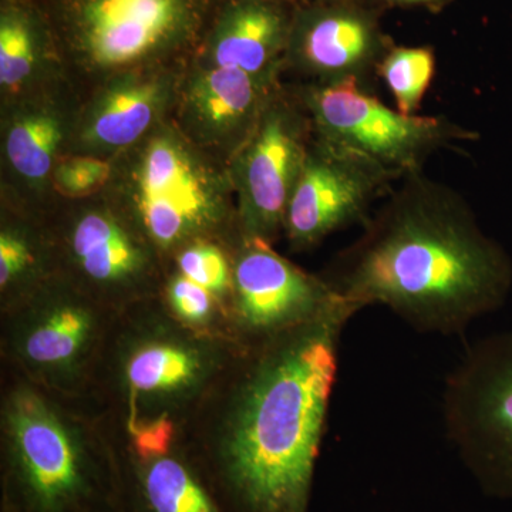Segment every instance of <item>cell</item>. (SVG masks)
<instances>
[{
  "label": "cell",
  "mask_w": 512,
  "mask_h": 512,
  "mask_svg": "<svg viewBox=\"0 0 512 512\" xmlns=\"http://www.w3.org/2000/svg\"><path fill=\"white\" fill-rule=\"evenodd\" d=\"M436 70V59L429 47H390L377 67L394 100L397 110L416 116L429 90Z\"/></svg>",
  "instance_id": "obj_22"
},
{
  "label": "cell",
  "mask_w": 512,
  "mask_h": 512,
  "mask_svg": "<svg viewBox=\"0 0 512 512\" xmlns=\"http://www.w3.org/2000/svg\"><path fill=\"white\" fill-rule=\"evenodd\" d=\"M57 274L123 311L158 298L168 262L121 210L86 208L55 227Z\"/></svg>",
  "instance_id": "obj_10"
},
{
  "label": "cell",
  "mask_w": 512,
  "mask_h": 512,
  "mask_svg": "<svg viewBox=\"0 0 512 512\" xmlns=\"http://www.w3.org/2000/svg\"><path fill=\"white\" fill-rule=\"evenodd\" d=\"M231 252L229 316L238 345L274 338L345 302L322 275L293 265L269 242L242 234Z\"/></svg>",
  "instance_id": "obj_11"
},
{
  "label": "cell",
  "mask_w": 512,
  "mask_h": 512,
  "mask_svg": "<svg viewBox=\"0 0 512 512\" xmlns=\"http://www.w3.org/2000/svg\"><path fill=\"white\" fill-rule=\"evenodd\" d=\"M43 49V29L29 9L3 6L0 16V83L12 89L35 72Z\"/></svg>",
  "instance_id": "obj_21"
},
{
  "label": "cell",
  "mask_w": 512,
  "mask_h": 512,
  "mask_svg": "<svg viewBox=\"0 0 512 512\" xmlns=\"http://www.w3.org/2000/svg\"><path fill=\"white\" fill-rule=\"evenodd\" d=\"M63 138V124L47 111L25 113L13 121L6 136V154L13 170L29 181L50 173Z\"/></svg>",
  "instance_id": "obj_20"
},
{
  "label": "cell",
  "mask_w": 512,
  "mask_h": 512,
  "mask_svg": "<svg viewBox=\"0 0 512 512\" xmlns=\"http://www.w3.org/2000/svg\"><path fill=\"white\" fill-rule=\"evenodd\" d=\"M0 512H124L113 439L83 397L0 372Z\"/></svg>",
  "instance_id": "obj_3"
},
{
  "label": "cell",
  "mask_w": 512,
  "mask_h": 512,
  "mask_svg": "<svg viewBox=\"0 0 512 512\" xmlns=\"http://www.w3.org/2000/svg\"><path fill=\"white\" fill-rule=\"evenodd\" d=\"M357 312L383 306L420 333L454 336L503 308L512 259L463 195L406 175L322 274Z\"/></svg>",
  "instance_id": "obj_2"
},
{
  "label": "cell",
  "mask_w": 512,
  "mask_h": 512,
  "mask_svg": "<svg viewBox=\"0 0 512 512\" xmlns=\"http://www.w3.org/2000/svg\"><path fill=\"white\" fill-rule=\"evenodd\" d=\"M120 311L64 275L46 279L0 308V369L72 397H84Z\"/></svg>",
  "instance_id": "obj_5"
},
{
  "label": "cell",
  "mask_w": 512,
  "mask_h": 512,
  "mask_svg": "<svg viewBox=\"0 0 512 512\" xmlns=\"http://www.w3.org/2000/svg\"><path fill=\"white\" fill-rule=\"evenodd\" d=\"M168 86L158 77L133 76L101 94L84 126L86 144L119 150L137 143L163 110Z\"/></svg>",
  "instance_id": "obj_18"
},
{
  "label": "cell",
  "mask_w": 512,
  "mask_h": 512,
  "mask_svg": "<svg viewBox=\"0 0 512 512\" xmlns=\"http://www.w3.org/2000/svg\"><path fill=\"white\" fill-rule=\"evenodd\" d=\"M329 2H345V0H329Z\"/></svg>",
  "instance_id": "obj_27"
},
{
  "label": "cell",
  "mask_w": 512,
  "mask_h": 512,
  "mask_svg": "<svg viewBox=\"0 0 512 512\" xmlns=\"http://www.w3.org/2000/svg\"><path fill=\"white\" fill-rule=\"evenodd\" d=\"M158 299L187 328L235 342L227 306L214 293L191 281L170 264Z\"/></svg>",
  "instance_id": "obj_19"
},
{
  "label": "cell",
  "mask_w": 512,
  "mask_h": 512,
  "mask_svg": "<svg viewBox=\"0 0 512 512\" xmlns=\"http://www.w3.org/2000/svg\"><path fill=\"white\" fill-rule=\"evenodd\" d=\"M348 302L239 346L180 440L225 512H311Z\"/></svg>",
  "instance_id": "obj_1"
},
{
  "label": "cell",
  "mask_w": 512,
  "mask_h": 512,
  "mask_svg": "<svg viewBox=\"0 0 512 512\" xmlns=\"http://www.w3.org/2000/svg\"><path fill=\"white\" fill-rule=\"evenodd\" d=\"M311 133L308 110L302 114L272 93L237 165L238 221L245 237L271 244L285 231L286 211L311 147Z\"/></svg>",
  "instance_id": "obj_13"
},
{
  "label": "cell",
  "mask_w": 512,
  "mask_h": 512,
  "mask_svg": "<svg viewBox=\"0 0 512 512\" xmlns=\"http://www.w3.org/2000/svg\"><path fill=\"white\" fill-rule=\"evenodd\" d=\"M109 431L124 512H225L178 431L137 436Z\"/></svg>",
  "instance_id": "obj_14"
},
{
  "label": "cell",
  "mask_w": 512,
  "mask_h": 512,
  "mask_svg": "<svg viewBox=\"0 0 512 512\" xmlns=\"http://www.w3.org/2000/svg\"><path fill=\"white\" fill-rule=\"evenodd\" d=\"M274 92V79L210 64L191 80L185 110L200 136L245 144Z\"/></svg>",
  "instance_id": "obj_17"
},
{
  "label": "cell",
  "mask_w": 512,
  "mask_h": 512,
  "mask_svg": "<svg viewBox=\"0 0 512 512\" xmlns=\"http://www.w3.org/2000/svg\"><path fill=\"white\" fill-rule=\"evenodd\" d=\"M441 414L474 483L512 503V330L468 346L444 382Z\"/></svg>",
  "instance_id": "obj_7"
},
{
  "label": "cell",
  "mask_w": 512,
  "mask_h": 512,
  "mask_svg": "<svg viewBox=\"0 0 512 512\" xmlns=\"http://www.w3.org/2000/svg\"><path fill=\"white\" fill-rule=\"evenodd\" d=\"M400 180L376 161L315 134L286 211L289 245L308 251L333 232L365 224L372 204Z\"/></svg>",
  "instance_id": "obj_12"
},
{
  "label": "cell",
  "mask_w": 512,
  "mask_h": 512,
  "mask_svg": "<svg viewBox=\"0 0 512 512\" xmlns=\"http://www.w3.org/2000/svg\"><path fill=\"white\" fill-rule=\"evenodd\" d=\"M301 101L316 136L357 151L400 178L420 173L440 148L477 138L443 117L407 116L390 109L356 80L309 84Z\"/></svg>",
  "instance_id": "obj_8"
},
{
  "label": "cell",
  "mask_w": 512,
  "mask_h": 512,
  "mask_svg": "<svg viewBox=\"0 0 512 512\" xmlns=\"http://www.w3.org/2000/svg\"><path fill=\"white\" fill-rule=\"evenodd\" d=\"M208 0H62L60 25L84 66L116 72L156 62L200 35Z\"/></svg>",
  "instance_id": "obj_9"
},
{
  "label": "cell",
  "mask_w": 512,
  "mask_h": 512,
  "mask_svg": "<svg viewBox=\"0 0 512 512\" xmlns=\"http://www.w3.org/2000/svg\"><path fill=\"white\" fill-rule=\"evenodd\" d=\"M390 47L375 15L345 0L293 16L285 59L315 79L312 84H363Z\"/></svg>",
  "instance_id": "obj_15"
},
{
  "label": "cell",
  "mask_w": 512,
  "mask_h": 512,
  "mask_svg": "<svg viewBox=\"0 0 512 512\" xmlns=\"http://www.w3.org/2000/svg\"><path fill=\"white\" fill-rule=\"evenodd\" d=\"M110 173V164L99 158H67L56 167L55 183L67 197L82 198L103 187Z\"/></svg>",
  "instance_id": "obj_24"
},
{
  "label": "cell",
  "mask_w": 512,
  "mask_h": 512,
  "mask_svg": "<svg viewBox=\"0 0 512 512\" xmlns=\"http://www.w3.org/2000/svg\"><path fill=\"white\" fill-rule=\"evenodd\" d=\"M266 2L282 3V5H284V3L293 2V0H266Z\"/></svg>",
  "instance_id": "obj_26"
},
{
  "label": "cell",
  "mask_w": 512,
  "mask_h": 512,
  "mask_svg": "<svg viewBox=\"0 0 512 512\" xmlns=\"http://www.w3.org/2000/svg\"><path fill=\"white\" fill-rule=\"evenodd\" d=\"M130 184L121 211L167 262L194 242L232 247L242 235L220 178L170 131L148 141Z\"/></svg>",
  "instance_id": "obj_6"
},
{
  "label": "cell",
  "mask_w": 512,
  "mask_h": 512,
  "mask_svg": "<svg viewBox=\"0 0 512 512\" xmlns=\"http://www.w3.org/2000/svg\"><path fill=\"white\" fill-rule=\"evenodd\" d=\"M231 251L232 247L220 242H194L178 251L168 264L214 293L227 306L229 312L232 291Z\"/></svg>",
  "instance_id": "obj_23"
},
{
  "label": "cell",
  "mask_w": 512,
  "mask_h": 512,
  "mask_svg": "<svg viewBox=\"0 0 512 512\" xmlns=\"http://www.w3.org/2000/svg\"><path fill=\"white\" fill-rule=\"evenodd\" d=\"M384 3L389 5H437V3L443 2V0H382Z\"/></svg>",
  "instance_id": "obj_25"
},
{
  "label": "cell",
  "mask_w": 512,
  "mask_h": 512,
  "mask_svg": "<svg viewBox=\"0 0 512 512\" xmlns=\"http://www.w3.org/2000/svg\"><path fill=\"white\" fill-rule=\"evenodd\" d=\"M239 346L187 328L158 298L134 303L117 315L83 399L114 433L180 430Z\"/></svg>",
  "instance_id": "obj_4"
},
{
  "label": "cell",
  "mask_w": 512,
  "mask_h": 512,
  "mask_svg": "<svg viewBox=\"0 0 512 512\" xmlns=\"http://www.w3.org/2000/svg\"><path fill=\"white\" fill-rule=\"evenodd\" d=\"M282 3L235 0L222 10L207 40L211 66L275 79L292 29Z\"/></svg>",
  "instance_id": "obj_16"
}]
</instances>
